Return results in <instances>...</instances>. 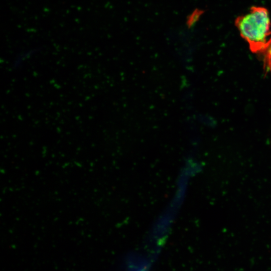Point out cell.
I'll list each match as a JSON object with an SVG mask.
<instances>
[{
    "mask_svg": "<svg viewBox=\"0 0 271 271\" xmlns=\"http://www.w3.org/2000/svg\"><path fill=\"white\" fill-rule=\"evenodd\" d=\"M201 14V12L198 10L194 11L188 17L187 20V25L188 27H191L198 20L199 16Z\"/></svg>",
    "mask_w": 271,
    "mask_h": 271,
    "instance_id": "2",
    "label": "cell"
},
{
    "mask_svg": "<svg viewBox=\"0 0 271 271\" xmlns=\"http://www.w3.org/2000/svg\"><path fill=\"white\" fill-rule=\"evenodd\" d=\"M235 24L252 52H261L265 49L271 34L270 19L266 8L252 7L248 13L237 17Z\"/></svg>",
    "mask_w": 271,
    "mask_h": 271,
    "instance_id": "1",
    "label": "cell"
}]
</instances>
